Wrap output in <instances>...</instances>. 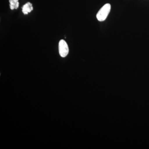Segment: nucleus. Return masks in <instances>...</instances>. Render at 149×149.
I'll use <instances>...</instances> for the list:
<instances>
[{"instance_id": "nucleus-2", "label": "nucleus", "mask_w": 149, "mask_h": 149, "mask_svg": "<svg viewBox=\"0 0 149 149\" xmlns=\"http://www.w3.org/2000/svg\"><path fill=\"white\" fill-rule=\"evenodd\" d=\"M59 53L62 57H65L69 53V48L68 44L64 40H62L59 41L58 44Z\"/></svg>"}, {"instance_id": "nucleus-1", "label": "nucleus", "mask_w": 149, "mask_h": 149, "mask_svg": "<svg viewBox=\"0 0 149 149\" xmlns=\"http://www.w3.org/2000/svg\"><path fill=\"white\" fill-rule=\"evenodd\" d=\"M111 8V6L109 3L106 4L102 7L96 15L97 20L100 22L104 21L109 14Z\"/></svg>"}, {"instance_id": "nucleus-4", "label": "nucleus", "mask_w": 149, "mask_h": 149, "mask_svg": "<svg viewBox=\"0 0 149 149\" xmlns=\"http://www.w3.org/2000/svg\"><path fill=\"white\" fill-rule=\"evenodd\" d=\"M10 7V9H17L19 7V3L18 0H9Z\"/></svg>"}, {"instance_id": "nucleus-3", "label": "nucleus", "mask_w": 149, "mask_h": 149, "mask_svg": "<svg viewBox=\"0 0 149 149\" xmlns=\"http://www.w3.org/2000/svg\"><path fill=\"white\" fill-rule=\"evenodd\" d=\"M22 12L24 15H27L29 13L31 12L33 10L32 5L30 2H27L24 4L22 8Z\"/></svg>"}]
</instances>
